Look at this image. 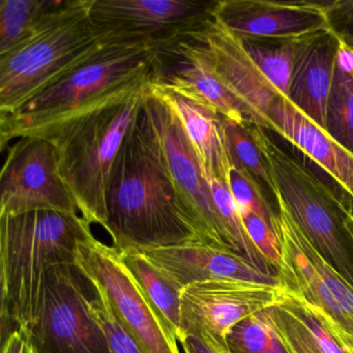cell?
<instances>
[{
    "instance_id": "obj_36",
    "label": "cell",
    "mask_w": 353,
    "mask_h": 353,
    "mask_svg": "<svg viewBox=\"0 0 353 353\" xmlns=\"http://www.w3.org/2000/svg\"><path fill=\"white\" fill-rule=\"evenodd\" d=\"M346 210V208H345ZM345 229L348 233L349 239H350L351 243L353 245V216L346 212V216L344 220Z\"/></svg>"
},
{
    "instance_id": "obj_15",
    "label": "cell",
    "mask_w": 353,
    "mask_h": 353,
    "mask_svg": "<svg viewBox=\"0 0 353 353\" xmlns=\"http://www.w3.org/2000/svg\"><path fill=\"white\" fill-rule=\"evenodd\" d=\"M210 14L241 40H303L330 30L325 3L219 0Z\"/></svg>"
},
{
    "instance_id": "obj_5",
    "label": "cell",
    "mask_w": 353,
    "mask_h": 353,
    "mask_svg": "<svg viewBox=\"0 0 353 353\" xmlns=\"http://www.w3.org/2000/svg\"><path fill=\"white\" fill-rule=\"evenodd\" d=\"M94 0H63L28 40L0 55V114L83 63L114 38L90 17Z\"/></svg>"
},
{
    "instance_id": "obj_18",
    "label": "cell",
    "mask_w": 353,
    "mask_h": 353,
    "mask_svg": "<svg viewBox=\"0 0 353 353\" xmlns=\"http://www.w3.org/2000/svg\"><path fill=\"white\" fill-rule=\"evenodd\" d=\"M270 130L299 148L340 185L348 196L347 203L343 204L353 214L352 152L332 139L284 97H280L270 109Z\"/></svg>"
},
{
    "instance_id": "obj_22",
    "label": "cell",
    "mask_w": 353,
    "mask_h": 353,
    "mask_svg": "<svg viewBox=\"0 0 353 353\" xmlns=\"http://www.w3.org/2000/svg\"><path fill=\"white\" fill-rule=\"evenodd\" d=\"M63 0H1L0 55L30 39Z\"/></svg>"
},
{
    "instance_id": "obj_34",
    "label": "cell",
    "mask_w": 353,
    "mask_h": 353,
    "mask_svg": "<svg viewBox=\"0 0 353 353\" xmlns=\"http://www.w3.org/2000/svg\"><path fill=\"white\" fill-rule=\"evenodd\" d=\"M179 343L183 346V353H218L208 348L201 341L192 334H185Z\"/></svg>"
},
{
    "instance_id": "obj_25",
    "label": "cell",
    "mask_w": 353,
    "mask_h": 353,
    "mask_svg": "<svg viewBox=\"0 0 353 353\" xmlns=\"http://www.w3.org/2000/svg\"><path fill=\"white\" fill-rule=\"evenodd\" d=\"M228 347L230 353H288L264 310L230 330Z\"/></svg>"
},
{
    "instance_id": "obj_14",
    "label": "cell",
    "mask_w": 353,
    "mask_h": 353,
    "mask_svg": "<svg viewBox=\"0 0 353 353\" xmlns=\"http://www.w3.org/2000/svg\"><path fill=\"white\" fill-rule=\"evenodd\" d=\"M185 37L203 53L223 83L243 105L250 125L270 130V109L283 96L258 69L243 41L212 14Z\"/></svg>"
},
{
    "instance_id": "obj_28",
    "label": "cell",
    "mask_w": 353,
    "mask_h": 353,
    "mask_svg": "<svg viewBox=\"0 0 353 353\" xmlns=\"http://www.w3.org/2000/svg\"><path fill=\"white\" fill-rule=\"evenodd\" d=\"M229 189L236 202L241 216L253 212L276 232L274 220L278 212L270 208L262 194L257 179L253 175L243 169L232 166L229 177Z\"/></svg>"
},
{
    "instance_id": "obj_4",
    "label": "cell",
    "mask_w": 353,
    "mask_h": 353,
    "mask_svg": "<svg viewBox=\"0 0 353 353\" xmlns=\"http://www.w3.org/2000/svg\"><path fill=\"white\" fill-rule=\"evenodd\" d=\"M94 237L79 214L36 210L0 216L1 340L32 320L49 266L76 263L78 247Z\"/></svg>"
},
{
    "instance_id": "obj_1",
    "label": "cell",
    "mask_w": 353,
    "mask_h": 353,
    "mask_svg": "<svg viewBox=\"0 0 353 353\" xmlns=\"http://www.w3.org/2000/svg\"><path fill=\"white\" fill-rule=\"evenodd\" d=\"M104 229L119 252L201 243L143 106L115 160Z\"/></svg>"
},
{
    "instance_id": "obj_24",
    "label": "cell",
    "mask_w": 353,
    "mask_h": 353,
    "mask_svg": "<svg viewBox=\"0 0 353 353\" xmlns=\"http://www.w3.org/2000/svg\"><path fill=\"white\" fill-rule=\"evenodd\" d=\"M326 132L353 154V78L338 65L326 111Z\"/></svg>"
},
{
    "instance_id": "obj_29",
    "label": "cell",
    "mask_w": 353,
    "mask_h": 353,
    "mask_svg": "<svg viewBox=\"0 0 353 353\" xmlns=\"http://www.w3.org/2000/svg\"><path fill=\"white\" fill-rule=\"evenodd\" d=\"M278 303L303 324L324 353H350L327 322L303 301L283 290Z\"/></svg>"
},
{
    "instance_id": "obj_27",
    "label": "cell",
    "mask_w": 353,
    "mask_h": 353,
    "mask_svg": "<svg viewBox=\"0 0 353 353\" xmlns=\"http://www.w3.org/2000/svg\"><path fill=\"white\" fill-rule=\"evenodd\" d=\"M90 283L88 307L104 330L110 353H145L121 323L104 291L92 281Z\"/></svg>"
},
{
    "instance_id": "obj_23",
    "label": "cell",
    "mask_w": 353,
    "mask_h": 353,
    "mask_svg": "<svg viewBox=\"0 0 353 353\" xmlns=\"http://www.w3.org/2000/svg\"><path fill=\"white\" fill-rule=\"evenodd\" d=\"M303 40L241 41L264 77L284 98L288 99L297 51Z\"/></svg>"
},
{
    "instance_id": "obj_17",
    "label": "cell",
    "mask_w": 353,
    "mask_h": 353,
    "mask_svg": "<svg viewBox=\"0 0 353 353\" xmlns=\"http://www.w3.org/2000/svg\"><path fill=\"white\" fill-rule=\"evenodd\" d=\"M152 263L181 288L205 281L232 280L281 287L278 276L266 274L245 258L201 243L142 250Z\"/></svg>"
},
{
    "instance_id": "obj_3",
    "label": "cell",
    "mask_w": 353,
    "mask_h": 353,
    "mask_svg": "<svg viewBox=\"0 0 353 353\" xmlns=\"http://www.w3.org/2000/svg\"><path fill=\"white\" fill-rule=\"evenodd\" d=\"M157 47L114 40L65 72L19 108L0 114V150L36 136L100 101L154 78Z\"/></svg>"
},
{
    "instance_id": "obj_16",
    "label": "cell",
    "mask_w": 353,
    "mask_h": 353,
    "mask_svg": "<svg viewBox=\"0 0 353 353\" xmlns=\"http://www.w3.org/2000/svg\"><path fill=\"white\" fill-rule=\"evenodd\" d=\"M152 84L203 103L229 121L250 125L243 105L223 83L203 53L185 37L159 49Z\"/></svg>"
},
{
    "instance_id": "obj_30",
    "label": "cell",
    "mask_w": 353,
    "mask_h": 353,
    "mask_svg": "<svg viewBox=\"0 0 353 353\" xmlns=\"http://www.w3.org/2000/svg\"><path fill=\"white\" fill-rule=\"evenodd\" d=\"M288 353H324L303 324L280 303L264 310Z\"/></svg>"
},
{
    "instance_id": "obj_35",
    "label": "cell",
    "mask_w": 353,
    "mask_h": 353,
    "mask_svg": "<svg viewBox=\"0 0 353 353\" xmlns=\"http://www.w3.org/2000/svg\"><path fill=\"white\" fill-rule=\"evenodd\" d=\"M336 65L340 67L343 71L350 74L353 78V51L342 44H340V49H339Z\"/></svg>"
},
{
    "instance_id": "obj_37",
    "label": "cell",
    "mask_w": 353,
    "mask_h": 353,
    "mask_svg": "<svg viewBox=\"0 0 353 353\" xmlns=\"http://www.w3.org/2000/svg\"><path fill=\"white\" fill-rule=\"evenodd\" d=\"M350 353H353V351H350Z\"/></svg>"
},
{
    "instance_id": "obj_33",
    "label": "cell",
    "mask_w": 353,
    "mask_h": 353,
    "mask_svg": "<svg viewBox=\"0 0 353 353\" xmlns=\"http://www.w3.org/2000/svg\"><path fill=\"white\" fill-rule=\"evenodd\" d=\"M1 353H39L23 327L17 328L1 340Z\"/></svg>"
},
{
    "instance_id": "obj_8",
    "label": "cell",
    "mask_w": 353,
    "mask_h": 353,
    "mask_svg": "<svg viewBox=\"0 0 353 353\" xmlns=\"http://www.w3.org/2000/svg\"><path fill=\"white\" fill-rule=\"evenodd\" d=\"M276 200L274 229L282 253L279 279L283 290L319 314L353 351V287L319 255L284 203Z\"/></svg>"
},
{
    "instance_id": "obj_21",
    "label": "cell",
    "mask_w": 353,
    "mask_h": 353,
    "mask_svg": "<svg viewBox=\"0 0 353 353\" xmlns=\"http://www.w3.org/2000/svg\"><path fill=\"white\" fill-rule=\"evenodd\" d=\"M119 254L165 327L179 342L183 336L181 301L183 288L141 252H119Z\"/></svg>"
},
{
    "instance_id": "obj_7",
    "label": "cell",
    "mask_w": 353,
    "mask_h": 353,
    "mask_svg": "<svg viewBox=\"0 0 353 353\" xmlns=\"http://www.w3.org/2000/svg\"><path fill=\"white\" fill-rule=\"evenodd\" d=\"M90 285L76 263L47 268L34 316L23 327L39 353H110L88 307Z\"/></svg>"
},
{
    "instance_id": "obj_6",
    "label": "cell",
    "mask_w": 353,
    "mask_h": 353,
    "mask_svg": "<svg viewBox=\"0 0 353 353\" xmlns=\"http://www.w3.org/2000/svg\"><path fill=\"white\" fill-rule=\"evenodd\" d=\"M250 132L268 164L274 197L319 255L353 287V245L345 229L344 204L263 129L250 127Z\"/></svg>"
},
{
    "instance_id": "obj_2",
    "label": "cell",
    "mask_w": 353,
    "mask_h": 353,
    "mask_svg": "<svg viewBox=\"0 0 353 353\" xmlns=\"http://www.w3.org/2000/svg\"><path fill=\"white\" fill-rule=\"evenodd\" d=\"M152 79L117 92L36 136L57 150L61 174L80 214L104 228L113 167L130 128L141 112Z\"/></svg>"
},
{
    "instance_id": "obj_13",
    "label": "cell",
    "mask_w": 353,
    "mask_h": 353,
    "mask_svg": "<svg viewBox=\"0 0 353 353\" xmlns=\"http://www.w3.org/2000/svg\"><path fill=\"white\" fill-rule=\"evenodd\" d=\"M214 1L94 0L90 17L97 26L121 40L162 49L204 21Z\"/></svg>"
},
{
    "instance_id": "obj_26",
    "label": "cell",
    "mask_w": 353,
    "mask_h": 353,
    "mask_svg": "<svg viewBox=\"0 0 353 353\" xmlns=\"http://www.w3.org/2000/svg\"><path fill=\"white\" fill-rule=\"evenodd\" d=\"M223 129L231 164L264 181L274 192L268 164L250 132V125L237 123L222 117Z\"/></svg>"
},
{
    "instance_id": "obj_32",
    "label": "cell",
    "mask_w": 353,
    "mask_h": 353,
    "mask_svg": "<svg viewBox=\"0 0 353 353\" xmlns=\"http://www.w3.org/2000/svg\"><path fill=\"white\" fill-rule=\"evenodd\" d=\"M325 12L332 34L353 51V0L325 1Z\"/></svg>"
},
{
    "instance_id": "obj_20",
    "label": "cell",
    "mask_w": 353,
    "mask_h": 353,
    "mask_svg": "<svg viewBox=\"0 0 353 353\" xmlns=\"http://www.w3.org/2000/svg\"><path fill=\"white\" fill-rule=\"evenodd\" d=\"M150 90L176 113L210 181L218 179L229 185L232 164L227 150L222 115L203 103L152 82Z\"/></svg>"
},
{
    "instance_id": "obj_11",
    "label": "cell",
    "mask_w": 353,
    "mask_h": 353,
    "mask_svg": "<svg viewBox=\"0 0 353 353\" xmlns=\"http://www.w3.org/2000/svg\"><path fill=\"white\" fill-rule=\"evenodd\" d=\"M282 291L281 287L243 281H205L188 285L181 299L183 336H196L216 352L230 353V330L245 318L278 303Z\"/></svg>"
},
{
    "instance_id": "obj_10",
    "label": "cell",
    "mask_w": 353,
    "mask_h": 353,
    "mask_svg": "<svg viewBox=\"0 0 353 353\" xmlns=\"http://www.w3.org/2000/svg\"><path fill=\"white\" fill-rule=\"evenodd\" d=\"M76 264L104 291L115 315L144 352L181 353L115 248L92 237L79 243Z\"/></svg>"
},
{
    "instance_id": "obj_9",
    "label": "cell",
    "mask_w": 353,
    "mask_h": 353,
    "mask_svg": "<svg viewBox=\"0 0 353 353\" xmlns=\"http://www.w3.org/2000/svg\"><path fill=\"white\" fill-rule=\"evenodd\" d=\"M143 110L162 148L171 176L191 212L200 241L237 255L214 202L210 179L176 113L150 86L144 98Z\"/></svg>"
},
{
    "instance_id": "obj_31",
    "label": "cell",
    "mask_w": 353,
    "mask_h": 353,
    "mask_svg": "<svg viewBox=\"0 0 353 353\" xmlns=\"http://www.w3.org/2000/svg\"><path fill=\"white\" fill-rule=\"evenodd\" d=\"M241 218L248 234L279 274L282 264V253L276 232L253 212L241 214Z\"/></svg>"
},
{
    "instance_id": "obj_12",
    "label": "cell",
    "mask_w": 353,
    "mask_h": 353,
    "mask_svg": "<svg viewBox=\"0 0 353 353\" xmlns=\"http://www.w3.org/2000/svg\"><path fill=\"white\" fill-rule=\"evenodd\" d=\"M0 172V216L36 210L80 214L59 169L54 146L40 137L16 139Z\"/></svg>"
},
{
    "instance_id": "obj_19",
    "label": "cell",
    "mask_w": 353,
    "mask_h": 353,
    "mask_svg": "<svg viewBox=\"0 0 353 353\" xmlns=\"http://www.w3.org/2000/svg\"><path fill=\"white\" fill-rule=\"evenodd\" d=\"M340 42L330 30L310 37L297 51L288 99L326 132V111Z\"/></svg>"
}]
</instances>
